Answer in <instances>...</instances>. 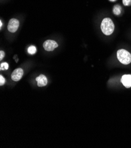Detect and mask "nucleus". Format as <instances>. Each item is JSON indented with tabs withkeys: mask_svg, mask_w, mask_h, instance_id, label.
<instances>
[{
	"mask_svg": "<svg viewBox=\"0 0 131 148\" xmlns=\"http://www.w3.org/2000/svg\"><path fill=\"white\" fill-rule=\"evenodd\" d=\"M118 60L123 64H129L131 62V54L124 49H120L117 51Z\"/></svg>",
	"mask_w": 131,
	"mask_h": 148,
	"instance_id": "obj_2",
	"label": "nucleus"
},
{
	"mask_svg": "<svg viewBox=\"0 0 131 148\" xmlns=\"http://www.w3.org/2000/svg\"><path fill=\"white\" fill-rule=\"evenodd\" d=\"M24 71L21 68H18L14 70L11 74V79L13 81L18 82L20 80L23 76Z\"/></svg>",
	"mask_w": 131,
	"mask_h": 148,
	"instance_id": "obj_5",
	"label": "nucleus"
},
{
	"mask_svg": "<svg viewBox=\"0 0 131 148\" xmlns=\"http://www.w3.org/2000/svg\"><path fill=\"white\" fill-rule=\"evenodd\" d=\"M121 10H122V8L120 5H116L114 6L113 8V12L114 14L116 15V16H118V15H119L121 12Z\"/></svg>",
	"mask_w": 131,
	"mask_h": 148,
	"instance_id": "obj_8",
	"label": "nucleus"
},
{
	"mask_svg": "<svg viewBox=\"0 0 131 148\" xmlns=\"http://www.w3.org/2000/svg\"><path fill=\"white\" fill-rule=\"evenodd\" d=\"M36 81L37 82V85L38 87H43L47 84V78L46 76L43 75H41L39 76L36 78Z\"/></svg>",
	"mask_w": 131,
	"mask_h": 148,
	"instance_id": "obj_7",
	"label": "nucleus"
},
{
	"mask_svg": "<svg viewBox=\"0 0 131 148\" xmlns=\"http://www.w3.org/2000/svg\"><path fill=\"white\" fill-rule=\"evenodd\" d=\"M37 52V48L34 46H31L28 49V53L30 54H34Z\"/></svg>",
	"mask_w": 131,
	"mask_h": 148,
	"instance_id": "obj_9",
	"label": "nucleus"
},
{
	"mask_svg": "<svg viewBox=\"0 0 131 148\" xmlns=\"http://www.w3.org/2000/svg\"><path fill=\"white\" fill-rule=\"evenodd\" d=\"M5 83V79L2 75H1L0 76V86L4 85Z\"/></svg>",
	"mask_w": 131,
	"mask_h": 148,
	"instance_id": "obj_12",
	"label": "nucleus"
},
{
	"mask_svg": "<svg viewBox=\"0 0 131 148\" xmlns=\"http://www.w3.org/2000/svg\"><path fill=\"white\" fill-rule=\"evenodd\" d=\"M58 45L56 41L51 40H48L45 41L43 44V47L44 49L47 51H52L56 47H58Z\"/></svg>",
	"mask_w": 131,
	"mask_h": 148,
	"instance_id": "obj_4",
	"label": "nucleus"
},
{
	"mask_svg": "<svg viewBox=\"0 0 131 148\" xmlns=\"http://www.w3.org/2000/svg\"><path fill=\"white\" fill-rule=\"evenodd\" d=\"M123 4L125 6H130L131 5V0H122Z\"/></svg>",
	"mask_w": 131,
	"mask_h": 148,
	"instance_id": "obj_11",
	"label": "nucleus"
},
{
	"mask_svg": "<svg viewBox=\"0 0 131 148\" xmlns=\"http://www.w3.org/2000/svg\"><path fill=\"white\" fill-rule=\"evenodd\" d=\"M5 56V53L3 51H0V60H2Z\"/></svg>",
	"mask_w": 131,
	"mask_h": 148,
	"instance_id": "obj_13",
	"label": "nucleus"
},
{
	"mask_svg": "<svg viewBox=\"0 0 131 148\" xmlns=\"http://www.w3.org/2000/svg\"><path fill=\"white\" fill-rule=\"evenodd\" d=\"M121 83L126 88L131 87V75H124L121 78Z\"/></svg>",
	"mask_w": 131,
	"mask_h": 148,
	"instance_id": "obj_6",
	"label": "nucleus"
},
{
	"mask_svg": "<svg viewBox=\"0 0 131 148\" xmlns=\"http://www.w3.org/2000/svg\"><path fill=\"white\" fill-rule=\"evenodd\" d=\"M9 67V65L7 63H3L0 65V70H8Z\"/></svg>",
	"mask_w": 131,
	"mask_h": 148,
	"instance_id": "obj_10",
	"label": "nucleus"
},
{
	"mask_svg": "<svg viewBox=\"0 0 131 148\" xmlns=\"http://www.w3.org/2000/svg\"><path fill=\"white\" fill-rule=\"evenodd\" d=\"M110 1H111V2H114V1H116V0H109Z\"/></svg>",
	"mask_w": 131,
	"mask_h": 148,
	"instance_id": "obj_15",
	"label": "nucleus"
},
{
	"mask_svg": "<svg viewBox=\"0 0 131 148\" xmlns=\"http://www.w3.org/2000/svg\"><path fill=\"white\" fill-rule=\"evenodd\" d=\"M2 25H3V23H2V21H1H1H0V27L1 28Z\"/></svg>",
	"mask_w": 131,
	"mask_h": 148,
	"instance_id": "obj_14",
	"label": "nucleus"
},
{
	"mask_svg": "<svg viewBox=\"0 0 131 148\" xmlns=\"http://www.w3.org/2000/svg\"><path fill=\"white\" fill-rule=\"evenodd\" d=\"M100 28L102 32L105 35L109 36L113 33L115 29V25L111 18H105L101 23Z\"/></svg>",
	"mask_w": 131,
	"mask_h": 148,
	"instance_id": "obj_1",
	"label": "nucleus"
},
{
	"mask_svg": "<svg viewBox=\"0 0 131 148\" xmlns=\"http://www.w3.org/2000/svg\"><path fill=\"white\" fill-rule=\"evenodd\" d=\"M19 25H20V22L16 18L11 19L7 26L8 31L10 33H12L16 32L19 27Z\"/></svg>",
	"mask_w": 131,
	"mask_h": 148,
	"instance_id": "obj_3",
	"label": "nucleus"
}]
</instances>
